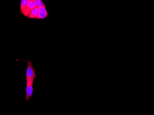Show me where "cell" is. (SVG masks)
I'll list each match as a JSON object with an SVG mask.
<instances>
[{"mask_svg": "<svg viewBox=\"0 0 154 115\" xmlns=\"http://www.w3.org/2000/svg\"><path fill=\"white\" fill-rule=\"evenodd\" d=\"M48 15L49 14L48 13L46 7H39V13L36 19H44L48 17Z\"/></svg>", "mask_w": 154, "mask_h": 115, "instance_id": "cell-4", "label": "cell"}, {"mask_svg": "<svg viewBox=\"0 0 154 115\" xmlns=\"http://www.w3.org/2000/svg\"><path fill=\"white\" fill-rule=\"evenodd\" d=\"M39 13V7L36 6L29 15L28 18L30 19H36Z\"/></svg>", "mask_w": 154, "mask_h": 115, "instance_id": "cell-5", "label": "cell"}, {"mask_svg": "<svg viewBox=\"0 0 154 115\" xmlns=\"http://www.w3.org/2000/svg\"><path fill=\"white\" fill-rule=\"evenodd\" d=\"M29 1V0H21L20 6V11L22 12V10L25 8V6L28 3Z\"/></svg>", "mask_w": 154, "mask_h": 115, "instance_id": "cell-6", "label": "cell"}, {"mask_svg": "<svg viewBox=\"0 0 154 115\" xmlns=\"http://www.w3.org/2000/svg\"><path fill=\"white\" fill-rule=\"evenodd\" d=\"M36 6L38 7H46V5L42 0H34Z\"/></svg>", "mask_w": 154, "mask_h": 115, "instance_id": "cell-7", "label": "cell"}, {"mask_svg": "<svg viewBox=\"0 0 154 115\" xmlns=\"http://www.w3.org/2000/svg\"><path fill=\"white\" fill-rule=\"evenodd\" d=\"M27 67L26 71V81L34 80L36 78V71L33 67V64L30 61L26 60Z\"/></svg>", "mask_w": 154, "mask_h": 115, "instance_id": "cell-1", "label": "cell"}, {"mask_svg": "<svg viewBox=\"0 0 154 115\" xmlns=\"http://www.w3.org/2000/svg\"><path fill=\"white\" fill-rule=\"evenodd\" d=\"M34 80L26 81V86L25 88L26 98L25 99L27 101H29L30 98L32 97L33 93Z\"/></svg>", "mask_w": 154, "mask_h": 115, "instance_id": "cell-2", "label": "cell"}, {"mask_svg": "<svg viewBox=\"0 0 154 115\" xmlns=\"http://www.w3.org/2000/svg\"><path fill=\"white\" fill-rule=\"evenodd\" d=\"M36 4L34 0H29L28 3L24 9L21 12L22 14L25 17H28L29 15L33 9L36 7Z\"/></svg>", "mask_w": 154, "mask_h": 115, "instance_id": "cell-3", "label": "cell"}]
</instances>
